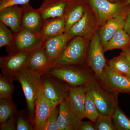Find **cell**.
<instances>
[{
  "label": "cell",
  "instance_id": "1",
  "mask_svg": "<svg viewBox=\"0 0 130 130\" xmlns=\"http://www.w3.org/2000/svg\"><path fill=\"white\" fill-rule=\"evenodd\" d=\"M47 74L59 79L71 87L85 86L96 78L94 72L85 64H56Z\"/></svg>",
  "mask_w": 130,
  "mask_h": 130
},
{
  "label": "cell",
  "instance_id": "2",
  "mask_svg": "<svg viewBox=\"0 0 130 130\" xmlns=\"http://www.w3.org/2000/svg\"><path fill=\"white\" fill-rule=\"evenodd\" d=\"M41 77L27 67L10 76L13 81L17 80L21 85L26 100L28 112L34 119L35 102Z\"/></svg>",
  "mask_w": 130,
  "mask_h": 130
},
{
  "label": "cell",
  "instance_id": "3",
  "mask_svg": "<svg viewBox=\"0 0 130 130\" xmlns=\"http://www.w3.org/2000/svg\"><path fill=\"white\" fill-rule=\"evenodd\" d=\"M84 86L93 98L100 115L112 116L115 107L118 105V94L103 85L97 77Z\"/></svg>",
  "mask_w": 130,
  "mask_h": 130
},
{
  "label": "cell",
  "instance_id": "4",
  "mask_svg": "<svg viewBox=\"0 0 130 130\" xmlns=\"http://www.w3.org/2000/svg\"><path fill=\"white\" fill-rule=\"evenodd\" d=\"M94 14L99 26L111 18L127 14L128 6H126L122 0L112 2L108 0H86Z\"/></svg>",
  "mask_w": 130,
  "mask_h": 130
},
{
  "label": "cell",
  "instance_id": "5",
  "mask_svg": "<svg viewBox=\"0 0 130 130\" xmlns=\"http://www.w3.org/2000/svg\"><path fill=\"white\" fill-rule=\"evenodd\" d=\"M86 41L81 37L71 38L58 58L56 64H85L88 50Z\"/></svg>",
  "mask_w": 130,
  "mask_h": 130
},
{
  "label": "cell",
  "instance_id": "6",
  "mask_svg": "<svg viewBox=\"0 0 130 130\" xmlns=\"http://www.w3.org/2000/svg\"><path fill=\"white\" fill-rule=\"evenodd\" d=\"M41 84L43 95L54 107L66 100L71 88L63 81L47 74L42 76Z\"/></svg>",
  "mask_w": 130,
  "mask_h": 130
},
{
  "label": "cell",
  "instance_id": "7",
  "mask_svg": "<svg viewBox=\"0 0 130 130\" xmlns=\"http://www.w3.org/2000/svg\"><path fill=\"white\" fill-rule=\"evenodd\" d=\"M43 42L37 35L21 29L19 31L13 32L12 40L6 46L8 54L26 52L42 46Z\"/></svg>",
  "mask_w": 130,
  "mask_h": 130
},
{
  "label": "cell",
  "instance_id": "8",
  "mask_svg": "<svg viewBox=\"0 0 130 130\" xmlns=\"http://www.w3.org/2000/svg\"><path fill=\"white\" fill-rule=\"evenodd\" d=\"M104 50L98 30L90 38L85 64L94 72L96 77L100 76L107 65Z\"/></svg>",
  "mask_w": 130,
  "mask_h": 130
},
{
  "label": "cell",
  "instance_id": "9",
  "mask_svg": "<svg viewBox=\"0 0 130 130\" xmlns=\"http://www.w3.org/2000/svg\"><path fill=\"white\" fill-rule=\"evenodd\" d=\"M98 27L94 14L89 6L83 18L66 32L71 38L81 37L87 40L97 31Z\"/></svg>",
  "mask_w": 130,
  "mask_h": 130
},
{
  "label": "cell",
  "instance_id": "10",
  "mask_svg": "<svg viewBox=\"0 0 130 130\" xmlns=\"http://www.w3.org/2000/svg\"><path fill=\"white\" fill-rule=\"evenodd\" d=\"M97 78L101 83L115 93L130 94V77L116 73L107 65Z\"/></svg>",
  "mask_w": 130,
  "mask_h": 130
},
{
  "label": "cell",
  "instance_id": "11",
  "mask_svg": "<svg viewBox=\"0 0 130 130\" xmlns=\"http://www.w3.org/2000/svg\"><path fill=\"white\" fill-rule=\"evenodd\" d=\"M86 90L84 86L71 87L66 98L70 111L79 121L85 118Z\"/></svg>",
  "mask_w": 130,
  "mask_h": 130
},
{
  "label": "cell",
  "instance_id": "12",
  "mask_svg": "<svg viewBox=\"0 0 130 130\" xmlns=\"http://www.w3.org/2000/svg\"><path fill=\"white\" fill-rule=\"evenodd\" d=\"M21 29L38 35L43 25L44 20L37 9L33 8L29 3L22 5Z\"/></svg>",
  "mask_w": 130,
  "mask_h": 130
},
{
  "label": "cell",
  "instance_id": "13",
  "mask_svg": "<svg viewBox=\"0 0 130 130\" xmlns=\"http://www.w3.org/2000/svg\"><path fill=\"white\" fill-rule=\"evenodd\" d=\"M29 53L21 52L8 54L0 58L2 73L10 77L15 72L26 67Z\"/></svg>",
  "mask_w": 130,
  "mask_h": 130
},
{
  "label": "cell",
  "instance_id": "14",
  "mask_svg": "<svg viewBox=\"0 0 130 130\" xmlns=\"http://www.w3.org/2000/svg\"><path fill=\"white\" fill-rule=\"evenodd\" d=\"M54 107L43 95L40 82L35 102V130H43L45 123Z\"/></svg>",
  "mask_w": 130,
  "mask_h": 130
},
{
  "label": "cell",
  "instance_id": "15",
  "mask_svg": "<svg viewBox=\"0 0 130 130\" xmlns=\"http://www.w3.org/2000/svg\"><path fill=\"white\" fill-rule=\"evenodd\" d=\"M53 66L42 46L30 52L27 66L41 76L46 74Z\"/></svg>",
  "mask_w": 130,
  "mask_h": 130
},
{
  "label": "cell",
  "instance_id": "16",
  "mask_svg": "<svg viewBox=\"0 0 130 130\" xmlns=\"http://www.w3.org/2000/svg\"><path fill=\"white\" fill-rule=\"evenodd\" d=\"M71 39L66 32H65L43 43L42 47L53 66L56 64L58 58Z\"/></svg>",
  "mask_w": 130,
  "mask_h": 130
},
{
  "label": "cell",
  "instance_id": "17",
  "mask_svg": "<svg viewBox=\"0 0 130 130\" xmlns=\"http://www.w3.org/2000/svg\"><path fill=\"white\" fill-rule=\"evenodd\" d=\"M71 0H44L40 7L37 9L43 20L64 17Z\"/></svg>",
  "mask_w": 130,
  "mask_h": 130
},
{
  "label": "cell",
  "instance_id": "18",
  "mask_svg": "<svg viewBox=\"0 0 130 130\" xmlns=\"http://www.w3.org/2000/svg\"><path fill=\"white\" fill-rule=\"evenodd\" d=\"M66 32L64 18L57 17L44 20L43 25L38 35L43 43L56 36Z\"/></svg>",
  "mask_w": 130,
  "mask_h": 130
},
{
  "label": "cell",
  "instance_id": "19",
  "mask_svg": "<svg viewBox=\"0 0 130 130\" xmlns=\"http://www.w3.org/2000/svg\"><path fill=\"white\" fill-rule=\"evenodd\" d=\"M22 8L12 5L0 10V22L9 27L13 32L21 29Z\"/></svg>",
  "mask_w": 130,
  "mask_h": 130
},
{
  "label": "cell",
  "instance_id": "20",
  "mask_svg": "<svg viewBox=\"0 0 130 130\" xmlns=\"http://www.w3.org/2000/svg\"><path fill=\"white\" fill-rule=\"evenodd\" d=\"M89 7L86 0H71L64 16L66 32L83 18Z\"/></svg>",
  "mask_w": 130,
  "mask_h": 130
},
{
  "label": "cell",
  "instance_id": "21",
  "mask_svg": "<svg viewBox=\"0 0 130 130\" xmlns=\"http://www.w3.org/2000/svg\"><path fill=\"white\" fill-rule=\"evenodd\" d=\"M126 15L122 14L111 18L100 26L98 31L102 46L108 41L118 30L124 29Z\"/></svg>",
  "mask_w": 130,
  "mask_h": 130
},
{
  "label": "cell",
  "instance_id": "22",
  "mask_svg": "<svg viewBox=\"0 0 130 130\" xmlns=\"http://www.w3.org/2000/svg\"><path fill=\"white\" fill-rule=\"evenodd\" d=\"M79 121L70 111L66 100L59 105L57 123L59 130H78Z\"/></svg>",
  "mask_w": 130,
  "mask_h": 130
},
{
  "label": "cell",
  "instance_id": "23",
  "mask_svg": "<svg viewBox=\"0 0 130 130\" xmlns=\"http://www.w3.org/2000/svg\"><path fill=\"white\" fill-rule=\"evenodd\" d=\"M104 52L115 49L130 48V36L123 29L119 30L103 46Z\"/></svg>",
  "mask_w": 130,
  "mask_h": 130
},
{
  "label": "cell",
  "instance_id": "24",
  "mask_svg": "<svg viewBox=\"0 0 130 130\" xmlns=\"http://www.w3.org/2000/svg\"><path fill=\"white\" fill-rule=\"evenodd\" d=\"M107 65L116 73L130 77V63L122 52L119 56L109 60Z\"/></svg>",
  "mask_w": 130,
  "mask_h": 130
},
{
  "label": "cell",
  "instance_id": "25",
  "mask_svg": "<svg viewBox=\"0 0 130 130\" xmlns=\"http://www.w3.org/2000/svg\"><path fill=\"white\" fill-rule=\"evenodd\" d=\"M13 80L7 75H0V101L12 100L14 90Z\"/></svg>",
  "mask_w": 130,
  "mask_h": 130
},
{
  "label": "cell",
  "instance_id": "26",
  "mask_svg": "<svg viewBox=\"0 0 130 130\" xmlns=\"http://www.w3.org/2000/svg\"><path fill=\"white\" fill-rule=\"evenodd\" d=\"M112 117L116 130H130V120L118 105L114 108Z\"/></svg>",
  "mask_w": 130,
  "mask_h": 130
},
{
  "label": "cell",
  "instance_id": "27",
  "mask_svg": "<svg viewBox=\"0 0 130 130\" xmlns=\"http://www.w3.org/2000/svg\"><path fill=\"white\" fill-rule=\"evenodd\" d=\"M17 112L16 105L12 100L0 101V125L4 124Z\"/></svg>",
  "mask_w": 130,
  "mask_h": 130
},
{
  "label": "cell",
  "instance_id": "28",
  "mask_svg": "<svg viewBox=\"0 0 130 130\" xmlns=\"http://www.w3.org/2000/svg\"><path fill=\"white\" fill-rule=\"evenodd\" d=\"M16 130H35L34 119L23 111L18 112L16 118Z\"/></svg>",
  "mask_w": 130,
  "mask_h": 130
},
{
  "label": "cell",
  "instance_id": "29",
  "mask_svg": "<svg viewBox=\"0 0 130 130\" xmlns=\"http://www.w3.org/2000/svg\"><path fill=\"white\" fill-rule=\"evenodd\" d=\"M85 108V118L95 123L100 114L91 96L86 91Z\"/></svg>",
  "mask_w": 130,
  "mask_h": 130
},
{
  "label": "cell",
  "instance_id": "30",
  "mask_svg": "<svg viewBox=\"0 0 130 130\" xmlns=\"http://www.w3.org/2000/svg\"><path fill=\"white\" fill-rule=\"evenodd\" d=\"M94 124L95 130H116L112 116L100 115Z\"/></svg>",
  "mask_w": 130,
  "mask_h": 130
},
{
  "label": "cell",
  "instance_id": "31",
  "mask_svg": "<svg viewBox=\"0 0 130 130\" xmlns=\"http://www.w3.org/2000/svg\"><path fill=\"white\" fill-rule=\"evenodd\" d=\"M13 32L2 22H0V47L7 46L12 40Z\"/></svg>",
  "mask_w": 130,
  "mask_h": 130
},
{
  "label": "cell",
  "instance_id": "32",
  "mask_svg": "<svg viewBox=\"0 0 130 130\" xmlns=\"http://www.w3.org/2000/svg\"><path fill=\"white\" fill-rule=\"evenodd\" d=\"M59 112V105L54 107L47 119L43 130H59L57 120Z\"/></svg>",
  "mask_w": 130,
  "mask_h": 130
},
{
  "label": "cell",
  "instance_id": "33",
  "mask_svg": "<svg viewBox=\"0 0 130 130\" xmlns=\"http://www.w3.org/2000/svg\"><path fill=\"white\" fill-rule=\"evenodd\" d=\"M31 0H0V10L12 5H23Z\"/></svg>",
  "mask_w": 130,
  "mask_h": 130
},
{
  "label": "cell",
  "instance_id": "34",
  "mask_svg": "<svg viewBox=\"0 0 130 130\" xmlns=\"http://www.w3.org/2000/svg\"><path fill=\"white\" fill-rule=\"evenodd\" d=\"M17 113L15 115L11 118L9 119L4 124L0 125L1 130H16V118H17Z\"/></svg>",
  "mask_w": 130,
  "mask_h": 130
},
{
  "label": "cell",
  "instance_id": "35",
  "mask_svg": "<svg viewBox=\"0 0 130 130\" xmlns=\"http://www.w3.org/2000/svg\"><path fill=\"white\" fill-rule=\"evenodd\" d=\"M78 130H95L94 122L91 121H81Z\"/></svg>",
  "mask_w": 130,
  "mask_h": 130
},
{
  "label": "cell",
  "instance_id": "36",
  "mask_svg": "<svg viewBox=\"0 0 130 130\" xmlns=\"http://www.w3.org/2000/svg\"><path fill=\"white\" fill-rule=\"evenodd\" d=\"M124 30L130 36V5H128V11L126 16Z\"/></svg>",
  "mask_w": 130,
  "mask_h": 130
},
{
  "label": "cell",
  "instance_id": "37",
  "mask_svg": "<svg viewBox=\"0 0 130 130\" xmlns=\"http://www.w3.org/2000/svg\"><path fill=\"white\" fill-rule=\"evenodd\" d=\"M122 53L128 59L130 64V48L122 50Z\"/></svg>",
  "mask_w": 130,
  "mask_h": 130
},
{
  "label": "cell",
  "instance_id": "38",
  "mask_svg": "<svg viewBox=\"0 0 130 130\" xmlns=\"http://www.w3.org/2000/svg\"><path fill=\"white\" fill-rule=\"evenodd\" d=\"M122 1L126 6H127L130 5V0H122Z\"/></svg>",
  "mask_w": 130,
  "mask_h": 130
},
{
  "label": "cell",
  "instance_id": "39",
  "mask_svg": "<svg viewBox=\"0 0 130 130\" xmlns=\"http://www.w3.org/2000/svg\"><path fill=\"white\" fill-rule=\"evenodd\" d=\"M108 1H110L111 2H116L120 0H108Z\"/></svg>",
  "mask_w": 130,
  "mask_h": 130
}]
</instances>
